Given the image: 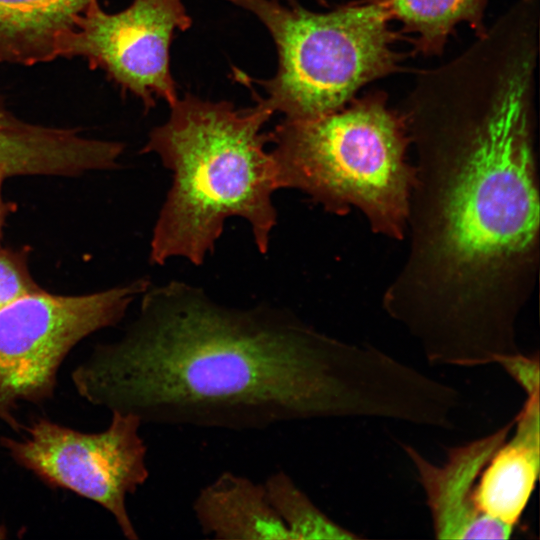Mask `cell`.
Returning a JSON list of instances; mask_svg holds the SVG:
<instances>
[{
	"label": "cell",
	"mask_w": 540,
	"mask_h": 540,
	"mask_svg": "<svg viewBox=\"0 0 540 540\" xmlns=\"http://www.w3.org/2000/svg\"><path fill=\"white\" fill-rule=\"evenodd\" d=\"M538 30L496 21L422 72L402 113L415 152L403 265L382 306L435 365H499L521 353L537 284Z\"/></svg>",
	"instance_id": "1"
},
{
	"label": "cell",
	"mask_w": 540,
	"mask_h": 540,
	"mask_svg": "<svg viewBox=\"0 0 540 540\" xmlns=\"http://www.w3.org/2000/svg\"><path fill=\"white\" fill-rule=\"evenodd\" d=\"M81 397L143 423L234 431L319 419L413 423L423 372L285 310L230 308L171 282L144 292L136 320L72 372Z\"/></svg>",
	"instance_id": "2"
},
{
	"label": "cell",
	"mask_w": 540,
	"mask_h": 540,
	"mask_svg": "<svg viewBox=\"0 0 540 540\" xmlns=\"http://www.w3.org/2000/svg\"><path fill=\"white\" fill-rule=\"evenodd\" d=\"M170 108L141 150L156 153L173 174L153 229L151 263L181 257L201 264L233 216L249 223L266 253L277 222L272 195L280 184L262 128L274 112L260 103L236 109L190 93Z\"/></svg>",
	"instance_id": "3"
},
{
	"label": "cell",
	"mask_w": 540,
	"mask_h": 540,
	"mask_svg": "<svg viewBox=\"0 0 540 540\" xmlns=\"http://www.w3.org/2000/svg\"><path fill=\"white\" fill-rule=\"evenodd\" d=\"M280 188L297 189L336 215L357 208L370 229L406 236L414 168L402 114L382 92L352 99L329 114L285 119L268 134Z\"/></svg>",
	"instance_id": "4"
},
{
	"label": "cell",
	"mask_w": 540,
	"mask_h": 540,
	"mask_svg": "<svg viewBox=\"0 0 540 540\" xmlns=\"http://www.w3.org/2000/svg\"><path fill=\"white\" fill-rule=\"evenodd\" d=\"M253 13L270 32L278 52L274 77L260 81L258 103L289 120L334 112L366 84L397 71L399 36L383 8L366 0L328 12L294 0H228Z\"/></svg>",
	"instance_id": "5"
},
{
	"label": "cell",
	"mask_w": 540,
	"mask_h": 540,
	"mask_svg": "<svg viewBox=\"0 0 540 540\" xmlns=\"http://www.w3.org/2000/svg\"><path fill=\"white\" fill-rule=\"evenodd\" d=\"M148 287L147 280L138 279L84 295L41 289L0 309V420L20 432L18 404L51 399L69 352L92 333L120 322Z\"/></svg>",
	"instance_id": "6"
},
{
	"label": "cell",
	"mask_w": 540,
	"mask_h": 540,
	"mask_svg": "<svg viewBox=\"0 0 540 540\" xmlns=\"http://www.w3.org/2000/svg\"><path fill=\"white\" fill-rule=\"evenodd\" d=\"M141 425L137 416L117 411L112 412L109 426L97 433L37 418L23 427L26 435L20 439L2 436L0 445L46 485L101 505L124 537L138 540L126 500L149 477Z\"/></svg>",
	"instance_id": "7"
},
{
	"label": "cell",
	"mask_w": 540,
	"mask_h": 540,
	"mask_svg": "<svg viewBox=\"0 0 540 540\" xmlns=\"http://www.w3.org/2000/svg\"><path fill=\"white\" fill-rule=\"evenodd\" d=\"M191 23L183 0H133L116 13L104 11L96 0L63 39L59 58L85 59L91 69L104 71L147 109L157 99L172 106L178 96L169 47L174 32L188 29Z\"/></svg>",
	"instance_id": "8"
},
{
	"label": "cell",
	"mask_w": 540,
	"mask_h": 540,
	"mask_svg": "<svg viewBox=\"0 0 540 540\" xmlns=\"http://www.w3.org/2000/svg\"><path fill=\"white\" fill-rule=\"evenodd\" d=\"M514 418L488 435L447 450L434 464L402 444L415 467L438 539H507L514 529L484 515L474 501L479 476L495 450L512 431Z\"/></svg>",
	"instance_id": "9"
},
{
	"label": "cell",
	"mask_w": 540,
	"mask_h": 540,
	"mask_svg": "<svg viewBox=\"0 0 540 540\" xmlns=\"http://www.w3.org/2000/svg\"><path fill=\"white\" fill-rule=\"evenodd\" d=\"M540 387L525 393L507 436L484 466L474 493L477 508L515 528L533 494L540 471Z\"/></svg>",
	"instance_id": "10"
},
{
	"label": "cell",
	"mask_w": 540,
	"mask_h": 540,
	"mask_svg": "<svg viewBox=\"0 0 540 540\" xmlns=\"http://www.w3.org/2000/svg\"><path fill=\"white\" fill-rule=\"evenodd\" d=\"M192 511L201 532L221 540H292L264 484L224 471L197 493Z\"/></svg>",
	"instance_id": "11"
},
{
	"label": "cell",
	"mask_w": 540,
	"mask_h": 540,
	"mask_svg": "<svg viewBox=\"0 0 540 540\" xmlns=\"http://www.w3.org/2000/svg\"><path fill=\"white\" fill-rule=\"evenodd\" d=\"M96 0H0V61L24 66L59 58L77 19Z\"/></svg>",
	"instance_id": "12"
},
{
	"label": "cell",
	"mask_w": 540,
	"mask_h": 540,
	"mask_svg": "<svg viewBox=\"0 0 540 540\" xmlns=\"http://www.w3.org/2000/svg\"><path fill=\"white\" fill-rule=\"evenodd\" d=\"M380 5L403 31L414 35L416 51L426 56L442 54L449 35L467 23L476 36L483 34L490 0H370Z\"/></svg>",
	"instance_id": "13"
},
{
	"label": "cell",
	"mask_w": 540,
	"mask_h": 540,
	"mask_svg": "<svg viewBox=\"0 0 540 540\" xmlns=\"http://www.w3.org/2000/svg\"><path fill=\"white\" fill-rule=\"evenodd\" d=\"M263 484L292 540L359 538L324 513L285 471L271 473Z\"/></svg>",
	"instance_id": "14"
},
{
	"label": "cell",
	"mask_w": 540,
	"mask_h": 540,
	"mask_svg": "<svg viewBox=\"0 0 540 540\" xmlns=\"http://www.w3.org/2000/svg\"><path fill=\"white\" fill-rule=\"evenodd\" d=\"M32 152L29 125L15 115L0 94V172L18 176L27 168Z\"/></svg>",
	"instance_id": "15"
},
{
	"label": "cell",
	"mask_w": 540,
	"mask_h": 540,
	"mask_svg": "<svg viewBox=\"0 0 540 540\" xmlns=\"http://www.w3.org/2000/svg\"><path fill=\"white\" fill-rule=\"evenodd\" d=\"M29 254L28 246L19 249L0 246V309L42 289L30 273Z\"/></svg>",
	"instance_id": "16"
},
{
	"label": "cell",
	"mask_w": 540,
	"mask_h": 540,
	"mask_svg": "<svg viewBox=\"0 0 540 540\" xmlns=\"http://www.w3.org/2000/svg\"><path fill=\"white\" fill-rule=\"evenodd\" d=\"M6 178L7 177L2 172H0V242L2 238V232H3L5 220L8 214L15 210V204L12 202L5 201L2 196V186Z\"/></svg>",
	"instance_id": "17"
},
{
	"label": "cell",
	"mask_w": 540,
	"mask_h": 540,
	"mask_svg": "<svg viewBox=\"0 0 540 540\" xmlns=\"http://www.w3.org/2000/svg\"><path fill=\"white\" fill-rule=\"evenodd\" d=\"M8 537V530L4 525L0 524V540L6 539Z\"/></svg>",
	"instance_id": "18"
}]
</instances>
